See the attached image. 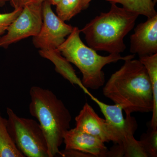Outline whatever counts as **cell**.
<instances>
[{"mask_svg":"<svg viewBox=\"0 0 157 157\" xmlns=\"http://www.w3.org/2000/svg\"><path fill=\"white\" fill-rule=\"evenodd\" d=\"M103 94L120 105L126 115L152 112V88L146 68L139 60L124 61L104 86Z\"/></svg>","mask_w":157,"mask_h":157,"instance_id":"cell-1","label":"cell"},{"mask_svg":"<svg viewBox=\"0 0 157 157\" xmlns=\"http://www.w3.org/2000/svg\"><path fill=\"white\" fill-rule=\"evenodd\" d=\"M108 12H102L80 30L88 46L94 50L109 54L124 52V38L135 26L139 14L110 3Z\"/></svg>","mask_w":157,"mask_h":157,"instance_id":"cell-2","label":"cell"},{"mask_svg":"<svg viewBox=\"0 0 157 157\" xmlns=\"http://www.w3.org/2000/svg\"><path fill=\"white\" fill-rule=\"evenodd\" d=\"M29 111L39 121L48 146V157L60 155L59 150L65 132L70 128L72 116L63 102L51 90L33 86L29 91Z\"/></svg>","mask_w":157,"mask_h":157,"instance_id":"cell-3","label":"cell"},{"mask_svg":"<svg viewBox=\"0 0 157 157\" xmlns=\"http://www.w3.org/2000/svg\"><path fill=\"white\" fill-rule=\"evenodd\" d=\"M80 33L78 28L73 27L72 33L57 49L68 61L80 70L82 75V83L86 88L97 90L104 85L105 75L102 70L104 66L135 58L134 54L125 56L117 54H109L107 56L100 55L82 42Z\"/></svg>","mask_w":157,"mask_h":157,"instance_id":"cell-4","label":"cell"},{"mask_svg":"<svg viewBox=\"0 0 157 157\" xmlns=\"http://www.w3.org/2000/svg\"><path fill=\"white\" fill-rule=\"evenodd\" d=\"M7 113V130L17 149L25 157H48V144L40 124L20 117L9 107Z\"/></svg>","mask_w":157,"mask_h":157,"instance_id":"cell-5","label":"cell"},{"mask_svg":"<svg viewBox=\"0 0 157 157\" xmlns=\"http://www.w3.org/2000/svg\"><path fill=\"white\" fill-rule=\"evenodd\" d=\"M52 5L42 3V24L39 34L33 37V44L39 50L57 48L73 31V27L67 24L56 14Z\"/></svg>","mask_w":157,"mask_h":157,"instance_id":"cell-6","label":"cell"},{"mask_svg":"<svg viewBox=\"0 0 157 157\" xmlns=\"http://www.w3.org/2000/svg\"><path fill=\"white\" fill-rule=\"evenodd\" d=\"M42 3L32 4L22 8L21 12L0 38V47L7 48L13 44L40 32L42 24Z\"/></svg>","mask_w":157,"mask_h":157,"instance_id":"cell-7","label":"cell"},{"mask_svg":"<svg viewBox=\"0 0 157 157\" xmlns=\"http://www.w3.org/2000/svg\"><path fill=\"white\" fill-rule=\"evenodd\" d=\"M86 94L98 104L101 109L105 120L115 135L116 144L122 145L123 140L125 135L135 134L138 127L136 120L131 115H126L124 118L123 114V109L120 105L105 104L93 96L89 91Z\"/></svg>","mask_w":157,"mask_h":157,"instance_id":"cell-8","label":"cell"},{"mask_svg":"<svg viewBox=\"0 0 157 157\" xmlns=\"http://www.w3.org/2000/svg\"><path fill=\"white\" fill-rule=\"evenodd\" d=\"M75 128L93 135L103 142H116L115 135L106 120L98 116L88 103L75 118Z\"/></svg>","mask_w":157,"mask_h":157,"instance_id":"cell-9","label":"cell"},{"mask_svg":"<svg viewBox=\"0 0 157 157\" xmlns=\"http://www.w3.org/2000/svg\"><path fill=\"white\" fill-rule=\"evenodd\" d=\"M130 51L139 57L157 53V14L136 27L130 37Z\"/></svg>","mask_w":157,"mask_h":157,"instance_id":"cell-10","label":"cell"},{"mask_svg":"<svg viewBox=\"0 0 157 157\" xmlns=\"http://www.w3.org/2000/svg\"><path fill=\"white\" fill-rule=\"evenodd\" d=\"M63 142L65 149L83 152L94 157H106L108 151L104 142L100 139L75 128L65 132Z\"/></svg>","mask_w":157,"mask_h":157,"instance_id":"cell-11","label":"cell"},{"mask_svg":"<svg viewBox=\"0 0 157 157\" xmlns=\"http://www.w3.org/2000/svg\"><path fill=\"white\" fill-rule=\"evenodd\" d=\"M40 56L49 60L55 66L57 73L60 74L73 85L78 86L85 92L87 90L83 86L81 80L76 76L75 70L70 63L61 54L57 48L39 50Z\"/></svg>","mask_w":157,"mask_h":157,"instance_id":"cell-12","label":"cell"},{"mask_svg":"<svg viewBox=\"0 0 157 157\" xmlns=\"http://www.w3.org/2000/svg\"><path fill=\"white\" fill-rule=\"evenodd\" d=\"M139 60L146 68L152 88L153 108L150 127L157 129V53L140 57Z\"/></svg>","mask_w":157,"mask_h":157,"instance_id":"cell-13","label":"cell"},{"mask_svg":"<svg viewBox=\"0 0 157 157\" xmlns=\"http://www.w3.org/2000/svg\"><path fill=\"white\" fill-rule=\"evenodd\" d=\"M110 3L120 4L124 9L151 18L157 15L153 0H105Z\"/></svg>","mask_w":157,"mask_h":157,"instance_id":"cell-14","label":"cell"},{"mask_svg":"<svg viewBox=\"0 0 157 157\" xmlns=\"http://www.w3.org/2000/svg\"><path fill=\"white\" fill-rule=\"evenodd\" d=\"M7 124V119L0 112V157H24L9 136Z\"/></svg>","mask_w":157,"mask_h":157,"instance_id":"cell-15","label":"cell"},{"mask_svg":"<svg viewBox=\"0 0 157 157\" xmlns=\"http://www.w3.org/2000/svg\"><path fill=\"white\" fill-rule=\"evenodd\" d=\"M56 7L57 15L64 21H68L82 10V0H61Z\"/></svg>","mask_w":157,"mask_h":157,"instance_id":"cell-16","label":"cell"},{"mask_svg":"<svg viewBox=\"0 0 157 157\" xmlns=\"http://www.w3.org/2000/svg\"><path fill=\"white\" fill-rule=\"evenodd\" d=\"M134 134H128L124 137L122 146L124 156L125 157H148V155L141 145L140 141L135 139Z\"/></svg>","mask_w":157,"mask_h":157,"instance_id":"cell-17","label":"cell"},{"mask_svg":"<svg viewBox=\"0 0 157 157\" xmlns=\"http://www.w3.org/2000/svg\"><path fill=\"white\" fill-rule=\"evenodd\" d=\"M139 141L148 157H157V129L151 128L142 134Z\"/></svg>","mask_w":157,"mask_h":157,"instance_id":"cell-18","label":"cell"},{"mask_svg":"<svg viewBox=\"0 0 157 157\" xmlns=\"http://www.w3.org/2000/svg\"><path fill=\"white\" fill-rule=\"evenodd\" d=\"M22 9H15L6 13H0V36L5 33L10 25L21 12Z\"/></svg>","mask_w":157,"mask_h":157,"instance_id":"cell-19","label":"cell"},{"mask_svg":"<svg viewBox=\"0 0 157 157\" xmlns=\"http://www.w3.org/2000/svg\"><path fill=\"white\" fill-rule=\"evenodd\" d=\"M45 0H13L11 4L14 9H22L24 7L32 4L42 3Z\"/></svg>","mask_w":157,"mask_h":157,"instance_id":"cell-20","label":"cell"},{"mask_svg":"<svg viewBox=\"0 0 157 157\" xmlns=\"http://www.w3.org/2000/svg\"><path fill=\"white\" fill-rule=\"evenodd\" d=\"M60 151V155L62 157H94L92 155L90 154L74 150L65 149Z\"/></svg>","mask_w":157,"mask_h":157,"instance_id":"cell-21","label":"cell"},{"mask_svg":"<svg viewBox=\"0 0 157 157\" xmlns=\"http://www.w3.org/2000/svg\"><path fill=\"white\" fill-rule=\"evenodd\" d=\"M92 0H82V10L87 9Z\"/></svg>","mask_w":157,"mask_h":157,"instance_id":"cell-22","label":"cell"},{"mask_svg":"<svg viewBox=\"0 0 157 157\" xmlns=\"http://www.w3.org/2000/svg\"><path fill=\"white\" fill-rule=\"evenodd\" d=\"M48 2L52 6H56L59 3L61 0H45Z\"/></svg>","mask_w":157,"mask_h":157,"instance_id":"cell-23","label":"cell"},{"mask_svg":"<svg viewBox=\"0 0 157 157\" xmlns=\"http://www.w3.org/2000/svg\"><path fill=\"white\" fill-rule=\"evenodd\" d=\"M13 0H0V7H3L8 2H11Z\"/></svg>","mask_w":157,"mask_h":157,"instance_id":"cell-24","label":"cell"}]
</instances>
